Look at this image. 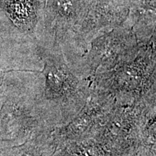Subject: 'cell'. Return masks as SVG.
Masks as SVG:
<instances>
[{
  "label": "cell",
  "mask_w": 156,
  "mask_h": 156,
  "mask_svg": "<svg viewBox=\"0 0 156 156\" xmlns=\"http://www.w3.org/2000/svg\"><path fill=\"white\" fill-rule=\"evenodd\" d=\"M90 0H48L47 15L60 27H69L86 17Z\"/></svg>",
  "instance_id": "6da1fadb"
},
{
  "label": "cell",
  "mask_w": 156,
  "mask_h": 156,
  "mask_svg": "<svg viewBox=\"0 0 156 156\" xmlns=\"http://www.w3.org/2000/svg\"><path fill=\"white\" fill-rule=\"evenodd\" d=\"M0 5L15 26L31 30L37 22L38 0H0Z\"/></svg>",
  "instance_id": "7a4b0ae2"
},
{
  "label": "cell",
  "mask_w": 156,
  "mask_h": 156,
  "mask_svg": "<svg viewBox=\"0 0 156 156\" xmlns=\"http://www.w3.org/2000/svg\"><path fill=\"white\" fill-rule=\"evenodd\" d=\"M130 13L134 22L155 25V0H130Z\"/></svg>",
  "instance_id": "3957f363"
},
{
  "label": "cell",
  "mask_w": 156,
  "mask_h": 156,
  "mask_svg": "<svg viewBox=\"0 0 156 156\" xmlns=\"http://www.w3.org/2000/svg\"><path fill=\"white\" fill-rule=\"evenodd\" d=\"M22 156H27V155H22Z\"/></svg>",
  "instance_id": "277c9868"
}]
</instances>
